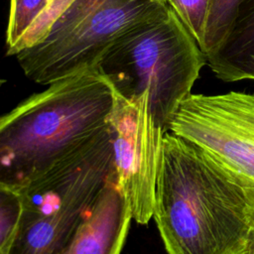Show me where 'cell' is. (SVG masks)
Returning a JSON list of instances; mask_svg holds the SVG:
<instances>
[{"label":"cell","mask_w":254,"mask_h":254,"mask_svg":"<svg viewBox=\"0 0 254 254\" xmlns=\"http://www.w3.org/2000/svg\"><path fill=\"white\" fill-rule=\"evenodd\" d=\"M167 254H254V197L211 154L164 135L153 217Z\"/></svg>","instance_id":"6da1fadb"},{"label":"cell","mask_w":254,"mask_h":254,"mask_svg":"<svg viewBox=\"0 0 254 254\" xmlns=\"http://www.w3.org/2000/svg\"><path fill=\"white\" fill-rule=\"evenodd\" d=\"M110 81L86 68L0 116V186L20 190L108 126Z\"/></svg>","instance_id":"7a4b0ae2"},{"label":"cell","mask_w":254,"mask_h":254,"mask_svg":"<svg viewBox=\"0 0 254 254\" xmlns=\"http://www.w3.org/2000/svg\"><path fill=\"white\" fill-rule=\"evenodd\" d=\"M204 64L205 55L168 7L119 37L94 67L116 93L143 107L168 132Z\"/></svg>","instance_id":"3957f363"},{"label":"cell","mask_w":254,"mask_h":254,"mask_svg":"<svg viewBox=\"0 0 254 254\" xmlns=\"http://www.w3.org/2000/svg\"><path fill=\"white\" fill-rule=\"evenodd\" d=\"M108 126L20 190L23 210L9 254H60L112 175Z\"/></svg>","instance_id":"277c9868"},{"label":"cell","mask_w":254,"mask_h":254,"mask_svg":"<svg viewBox=\"0 0 254 254\" xmlns=\"http://www.w3.org/2000/svg\"><path fill=\"white\" fill-rule=\"evenodd\" d=\"M168 9L157 0H117L87 16L61 38L41 41L16 54L25 75L40 84L94 67L124 33Z\"/></svg>","instance_id":"5b68a950"},{"label":"cell","mask_w":254,"mask_h":254,"mask_svg":"<svg viewBox=\"0 0 254 254\" xmlns=\"http://www.w3.org/2000/svg\"><path fill=\"white\" fill-rule=\"evenodd\" d=\"M169 131L211 154L254 197V94H190L179 105Z\"/></svg>","instance_id":"8992f818"},{"label":"cell","mask_w":254,"mask_h":254,"mask_svg":"<svg viewBox=\"0 0 254 254\" xmlns=\"http://www.w3.org/2000/svg\"><path fill=\"white\" fill-rule=\"evenodd\" d=\"M108 128L115 182L133 220L148 224L153 217L156 181L167 132L143 108L116 92Z\"/></svg>","instance_id":"52a82bcc"},{"label":"cell","mask_w":254,"mask_h":254,"mask_svg":"<svg viewBox=\"0 0 254 254\" xmlns=\"http://www.w3.org/2000/svg\"><path fill=\"white\" fill-rule=\"evenodd\" d=\"M132 220L130 207L115 182L113 170L60 254H121Z\"/></svg>","instance_id":"ba28073f"},{"label":"cell","mask_w":254,"mask_h":254,"mask_svg":"<svg viewBox=\"0 0 254 254\" xmlns=\"http://www.w3.org/2000/svg\"><path fill=\"white\" fill-rule=\"evenodd\" d=\"M205 58L222 81L254 80V0H244L224 42Z\"/></svg>","instance_id":"9c48e42d"},{"label":"cell","mask_w":254,"mask_h":254,"mask_svg":"<svg viewBox=\"0 0 254 254\" xmlns=\"http://www.w3.org/2000/svg\"><path fill=\"white\" fill-rule=\"evenodd\" d=\"M243 2L244 0H211L201 48L205 57L215 52L224 42Z\"/></svg>","instance_id":"30bf717a"},{"label":"cell","mask_w":254,"mask_h":254,"mask_svg":"<svg viewBox=\"0 0 254 254\" xmlns=\"http://www.w3.org/2000/svg\"><path fill=\"white\" fill-rule=\"evenodd\" d=\"M23 210L20 190L0 186V254L10 251Z\"/></svg>","instance_id":"8fae6325"},{"label":"cell","mask_w":254,"mask_h":254,"mask_svg":"<svg viewBox=\"0 0 254 254\" xmlns=\"http://www.w3.org/2000/svg\"><path fill=\"white\" fill-rule=\"evenodd\" d=\"M190 36L202 48L211 0H164Z\"/></svg>","instance_id":"7c38bea8"},{"label":"cell","mask_w":254,"mask_h":254,"mask_svg":"<svg viewBox=\"0 0 254 254\" xmlns=\"http://www.w3.org/2000/svg\"><path fill=\"white\" fill-rule=\"evenodd\" d=\"M73 1L74 0H50L30 28L11 49L7 50L6 54L8 56H15L20 51L42 41L47 36L54 23L65 12Z\"/></svg>","instance_id":"4fadbf2b"},{"label":"cell","mask_w":254,"mask_h":254,"mask_svg":"<svg viewBox=\"0 0 254 254\" xmlns=\"http://www.w3.org/2000/svg\"><path fill=\"white\" fill-rule=\"evenodd\" d=\"M49 2L50 0H10L6 30L7 50L18 42Z\"/></svg>","instance_id":"5bb4252c"},{"label":"cell","mask_w":254,"mask_h":254,"mask_svg":"<svg viewBox=\"0 0 254 254\" xmlns=\"http://www.w3.org/2000/svg\"><path fill=\"white\" fill-rule=\"evenodd\" d=\"M4 82H5V80H3L2 78H0V87H1V85H2Z\"/></svg>","instance_id":"9a60e30c"},{"label":"cell","mask_w":254,"mask_h":254,"mask_svg":"<svg viewBox=\"0 0 254 254\" xmlns=\"http://www.w3.org/2000/svg\"><path fill=\"white\" fill-rule=\"evenodd\" d=\"M157 1H161V2H164V0H157ZM165 3V2H164Z\"/></svg>","instance_id":"2e32d148"},{"label":"cell","mask_w":254,"mask_h":254,"mask_svg":"<svg viewBox=\"0 0 254 254\" xmlns=\"http://www.w3.org/2000/svg\"><path fill=\"white\" fill-rule=\"evenodd\" d=\"M3 254H9V252H6V253H3Z\"/></svg>","instance_id":"e0dca14e"}]
</instances>
